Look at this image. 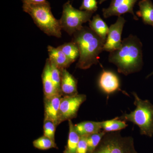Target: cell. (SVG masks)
Wrapping results in <instances>:
<instances>
[{
  "label": "cell",
  "instance_id": "28",
  "mask_svg": "<svg viewBox=\"0 0 153 153\" xmlns=\"http://www.w3.org/2000/svg\"><path fill=\"white\" fill-rule=\"evenodd\" d=\"M107 1V0H100L99 1V4H102V3L104 2V1Z\"/></svg>",
  "mask_w": 153,
  "mask_h": 153
},
{
  "label": "cell",
  "instance_id": "22",
  "mask_svg": "<svg viewBox=\"0 0 153 153\" xmlns=\"http://www.w3.org/2000/svg\"><path fill=\"white\" fill-rule=\"evenodd\" d=\"M105 133L106 132L103 131L97 133L92 134L88 136L87 153H93Z\"/></svg>",
  "mask_w": 153,
  "mask_h": 153
},
{
  "label": "cell",
  "instance_id": "14",
  "mask_svg": "<svg viewBox=\"0 0 153 153\" xmlns=\"http://www.w3.org/2000/svg\"><path fill=\"white\" fill-rule=\"evenodd\" d=\"M47 49L49 60L55 63L60 70L66 69L72 64L67 56L59 47L55 48L52 46H48Z\"/></svg>",
  "mask_w": 153,
  "mask_h": 153
},
{
  "label": "cell",
  "instance_id": "5",
  "mask_svg": "<svg viewBox=\"0 0 153 153\" xmlns=\"http://www.w3.org/2000/svg\"><path fill=\"white\" fill-rule=\"evenodd\" d=\"M93 153H138L132 137H123L119 131L106 132Z\"/></svg>",
  "mask_w": 153,
  "mask_h": 153
},
{
  "label": "cell",
  "instance_id": "3",
  "mask_svg": "<svg viewBox=\"0 0 153 153\" xmlns=\"http://www.w3.org/2000/svg\"><path fill=\"white\" fill-rule=\"evenodd\" d=\"M23 11L30 15L39 29L49 36L61 38L60 21L55 19L47 1L37 4H23Z\"/></svg>",
  "mask_w": 153,
  "mask_h": 153
},
{
  "label": "cell",
  "instance_id": "27",
  "mask_svg": "<svg viewBox=\"0 0 153 153\" xmlns=\"http://www.w3.org/2000/svg\"><path fill=\"white\" fill-rule=\"evenodd\" d=\"M23 4H37L44 2L47 0H22Z\"/></svg>",
  "mask_w": 153,
  "mask_h": 153
},
{
  "label": "cell",
  "instance_id": "15",
  "mask_svg": "<svg viewBox=\"0 0 153 153\" xmlns=\"http://www.w3.org/2000/svg\"><path fill=\"white\" fill-rule=\"evenodd\" d=\"M74 128L79 136H88L101 131V122L85 121L74 125Z\"/></svg>",
  "mask_w": 153,
  "mask_h": 153
},
{
  "label": "cell",
  "instance_id": "17",
  "mask_svg": "<svg viewBox=\"0 0 153 153\" xmlns=\"http://www.w3.org/2000/svg\"><path fill=\"white\" fill-rule=\"evenodd\" d=\"M89 25L90 29L105 42L109 27L99 15L97 14L93 16L92 20L89 22Z\"/></svg>",
  "mask_w": 153,
  "mask_h": 153
},
{
  "label": "cell",
  "instance_id": "4",
  "mask_svg": "<svg viewBox=\"0 0 153 153\" xmlns=\"http://www.w3.org/2000/svg\"><path fill=\"white\" fill-rule=\"evenodd\" d=\"M134 104L136 108L130 114L119 117L125 121L131 122L139 127L141 135L152 137L153 135V105L148 100H143L135 92Z\"/></svg>",
  "mask_w": 153,
  "mask_h": 153
},
{
  "label": "cell",
  "instance_id": "26",
  "mask_svg": "<svg viewBox=\"0 0 153 153\" xmlns=\"http://www.w3.org/2000/svg\"><path fill=\"white\" fill-rule=\"evenodd\" d=\"M88 136L80 137L78 146L77 149V153H87Z\"/></svg>",
  "mask_w": 153,
  "mask_h": 153
},
{
  "label": "cell",
  "instance_id": "24",
  "mask_svg": "<svg viewBox=\"0 0 153 153\" xmlns=\"http://www.w3.org/2000/svg\"><path fill=\"white\" fill-rule=\"evenodd\" d=\"M57 126L52 121L44 120V135L55 141V133Z\"/></svg>",
  "mask_w": 153,
  "mask_h": 153
},
{
  "label": "cell",
  "instance_id": "13",
  "mask_svg": "<svg viewBox=\"0 0 153 153\" xmlns=\"http://www.w3.org/2000/svg\"><path fill=\"white\" fill-rule=\"evenodd\" d=\"M61 71V89L63 95H73L78 94L77 80L66 69H62Z\"/></svg>",
  "mask_w": 153,
  "mask_h": 153
},
{
  "label": "cell",
  "instance_id": "8",
  "mask_svg": "<svg viewBox=\"0 0 153 153\" xmlns=\"http://www.w3.org/2000/svg\"><path fill=\"white\" fill-rule=\"evenodd\" d=\"M126 22L124 18L120 16L114 24L110 26L103 51L111 52L120 48L122 42V34Z\"/></svg>",
  "mask_w": 153,
  "mask_h": 153
},
{
  "label": "cell",
  "instance_id": "20",
  "mask_svg": "<svg viewBox=\"0 0 153 153\" xmlns=\"http://www.w3.org/2000/svg\"><path fill=\"white\" fill-rule=\"evenodd\" d=\"M65 55L67 56L71 63H74L79 57V49L76 44L71 41L58 47Z\"/></svg>",
  "mask_w": 153,
  "mask_h": 153
},
{
  "label": "cell",
  "instance_id": "12",
  "mask_svg": "<svg viewBox=\"0 0 153 153\" xmlns=\"http://www.w3.org/2000/svg\"><path fill=\"white\" fill-rule=\"evenodd\" d=\"M42 79L44 98H49L57 94L61 95L57 92L52 82L51 65L49 58L46 60V64L42 73Z\"/></svg>",
  "mask_w": 153,
  "mask_h": 153
},
{
  "label": "cell",
  "instance_id": "23",
  "mask_svg": "<svg viewBox=\"0 0 153 153\" xmlns=\"http://www.w3.org/2000/svg\"><path fill=\"white\" fill-rule=\"evenodd\" d=\"M49 60L51 65V75L52 82L57 92L61 95H63L61 89V70L59 69L52 61L50 60Z\"/></svg>",
  "mask_w": 153,
  "mask_h": 153
},
{
  "label": "cell",
  "instance_id": "2",
  "mask_svg": "<svg viewBox=\"0 0 153 153\" xmlns=\"http://www.w3.org/2000/svg\"><path fill=\"white\" fill-rule=\"evenodd\" d=\"M73 35L72 41L76 44L79 50L76 67L87 69L97 64L100 54L103 51L105 41L87 27H82Z\"/></svg>",
  "mask_w": 153,
  "mask_h": 153
},
{
  "label": "cell",
  "instance_id": "25",
  "mask_svg": "<svg viewBox=\"0 0 153 153\" xmlns=\"http://www.w3.org/2000/svg\"><path fill=\"white\" fill-rule=\"evenodd\" d=\"M97 0H82V4L79 7L81 10L89 11L94 13L97 10Z\"/></svg>",
  "mask_w": 153,
  "mask_h": 153
},
{
  "label": "cell",
  "instance_id": "18",
  "mask_svg": "<svg viewBox=\"0 0 153 153\" xmlns=\"http://www.w3.org/2000/svg\"><path fill=\"white\" fill-rule=\"evenodd\" d=\"M69 132L67 144L63 153H77V149L80 136L74 128V125L71 120H68Z\"/></svg>",
  "mask_w": 153,
  "mask_h": 153
},
{
  "label": "cell",
  "instance_id": "9",
  "mask_svg": "<svg viewBox=\"0 0 153 153\" xmlns=\"http://www.w3.org/2000/svg\"><path fill=\"white\" fill-rule=\"evenodd\" d=\"M140 0H112L107 8L102 9V14L105 19L113 16H120L123 14L129 13L134 19L138 20L137 17L134 13V7L136 3Z\"/></svg>",
  "mask_w": 153,
  "mask_h": 153
},
{
  "label": "cell",
  "instance_id": "19",
  "mask_svg": "<svg viewBox=\"0 0 153 153\" xmlns=\"http://www.w3.org/2000/svg\"><path fill=\"white\" fill-rule=\"evenodd\" d=\"M102 129L105 132L118 131L128 126L125 121L120 119L119 117L101 122Z\"/></svg>",
  "mask_w": 153,
  "mask_h": 153
},
{
  "label": "cell",
  "instance_id": "7",
  "mask_svg": "<svg viewBox=\"0 0 153 153\" xmlns=\"http://www.w3.org/2000/svg\"><path fill=\"white\" fill-rule=\"evenodd\" d=\"M86 100V96L83 94L62 97L58 114V125L65 121L76 118L80 105Z\"/></svg>",
  "mask_w": 153,
  "mask_h": 153
},
{
  "label": "cell",
  "instance_id": "6",
  "mask_svg": "<svg viewBox=\"0 0 153 153\" xmlns=\"http://www.w3.org/2000/svg\"><path fill=\"white\" fill-rule=\"evenodd\" d=\"M93 13L74 8L68 1L63 5L62 16L59 20L61 28L72 36L83 27L82 24L90 22Z\"/></svg>",
  "mask_w": 153,
  "mask_h": 153
},
{
  "label": "cell",
  "instance_id": "21",
  "mask_svg": "<svg viewBox=\"0 0 153 153\" xmlns=\"http://www.w3.org/2000/svg\"><path fill=\"white\" fill-rule=\"evenodd\" d=\"M33 143L34 147L41 150H47L51 149H58L55 141L44 135L35 140L33 142Z\"/></svg>",
  "mask_w": 153,
  "mask_h": 153
},
{
  "label": "cell",
  "instance_id": "16",
  "mask_svg": "<svg viewBox=\"0 0 153 153\" xmlns=\"http://www.w3.org/2000/svg\"><path fill=\"white\" fill-rule=\"evenodd\" d=\"M139 11L137 12L146 25L153 27V4L151 0H140L139 1Z\"/></svg>",
  "mask_w": 153,
  "mask_h": 153
},
{
  "label": "cell",
  "instance_id": "1",
  "mask_svg": "<svg viewBox=\"0 0 153 153\" xmlns=\"http://www.w3.org/2000/svg\"><path fill=\"white\" fill-rule=\"evenodd\" d=\"M143 44L133 35L123 39L118 49L110 52L108 61L116 66L119 73L125 75L138 72L142 68Z\"/></svg>",
  "mask_w": 153,
  "mask_h": 153
},
{
  "label": "cell",
  "instance_id": "11",
  "mask_svg": "<svg viewBox=\"0 0 153 153\" xmlns=\"http://www.w3.org/2000/svg\"><path fill=\"white\" fill-rule=\"evenodd\" d=\"M100 87L107 94H110L120 89V81L117 76L111 71H103L99 80Z\"/></svg>",
  "mask_w": 153,
  "mask_h": 153
},
{
  "label": "cell",
  "instance_id": "29",
  "mask_svg": "<svg viewBox=\"0 0 153 153\" xmlns=\"http://www.w3.org/2000/svg\"><path fill=\"white\" fill-rule=\"evenodd\" d=\"M153 75V71L152 73H151L150 74H149V75H148V76H147V78H148V77H150V76H152V75Z\"/></svg>",
  "mask_w": 153,
  "mask_h": 153
},
{
  "label": "cell",
  "instance_id": "10",
  "mask_svg": "<svg viewBox=\"0 0 153 153\" xmlns=\"http://www.w3.org/2000/svg\"><path fill=\"white\" fill-rule=\"evenodd\" d=\"M62 95L57 94L49 98H44V120L52 121L58 126V114Z\"/></svg>",
  "mask_w": 153,
  "mask_h": 153
}]
</instances>
